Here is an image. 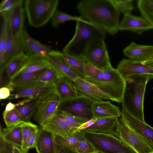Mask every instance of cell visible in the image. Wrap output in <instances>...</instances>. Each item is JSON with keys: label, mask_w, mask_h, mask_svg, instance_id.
<instances>
[{"label": "cell", "mask_w": 153, "mask_h": 153, "mask_svg": "<svg viewBox=\"0 0 153 153\" xmlns=\"http://www.w3.org/2000/svg\"><path fill=\"white\" fill-rule=\"evenodd\" d=\"M105 39L100 37H95L91 39L80 56L85 62L90 63L102 70L112 67Z\"/></svg>", "instance_id": "obj_7"}, {"label": "cell", "mask_w": 153, "mask_h": 153, "mask_svg": "<svg viewBox=\"0 0 153 153\" xmlns=\"http://www.w3.org/2000/svg\"><path fill=\"white\" fill-rule=\"evenodd\" d=\"M118 71L126 80L131 78L147 75L153 78V68L131 59L123 58L117 65Z\"/></svg>", "instance_id": "obj_12"}, {"label": "cell", "mask_w": 153, "mask_h": 153, "mask_svg": "<svg viewBox=\"0 0 153 153\" xmlns=\"http://www.w3.org/2000/svg\"><path fill=\"white\" fill-rule=\"evenodd\" d=\"M23 4L16 6L11 10L0 13L3 21L8 25L9 31L13 35L23 37L25 20V8Z\"/></svg>", "instance_id": "obj_14"}, {"label": "cell", "mask_w": 153, "mask_h": 153, "mask_svg": "<svg viewBox=\"0 0 153 153\" xmlns=\"http://www.w3.org/2000/svg\"><path fill=\"white\" fill-rule=\"evenodd\" d=\"M3 118L7 127L15 125L21 121V115L15 108L8 112Z\"/></svg>", "instance_id": "obj_39"}, {"label": "cell", "mask_w": 153, "mask_h": 153, "mask_svg": "<svg viewBox=\"0 0 153 153\" xmlns=\"http://www.w3.org/2000/svg\"><path fill=\"white\" fill-rule=\"evenodd\" d=\"M39 129L34 131L30 137L27 146L28 151L31 148L35 147Z\"/></svg>", "instance_id": "obj_46"}, {"label": "cell", "mask_w": 153, "mask_h": 153, "mask_svg": "<svg viewBox=\"0 0 153 153\" xmlns=\"http://www.w3.org/2000/svg\"><path fill=\"white\" fill-rule=\"evenodd\" d=\"M14 91L13 88L10 86L6 85L0 89V99L8 98L11 95V92Z\"/></svg>", "instance_id": "obj_44"}, {"label": "cell", "mask_w": 153, "mask_h": 153, "mask_svg": "<svg viewBox=\"0 0 153 153\" xmlns=\"http://www.w3.org/2000/svg\"><path fill=\"white\" fill-rule=\"evenodd\" d=\"M126 57L141 62L149 58L153 54V46L139 45L132 42L123 51Z\"/></svg>", "instance_id": "obj_20"}, {"label": "cell", "mask_w": 153, "mask_h": 153, "mask_svg": "<svg viewBox=\"0 0 153 153\" xmlns=\"http://www.w3.org/2000/svg\"><path fill=\"white\" fill-rule=\"evenodd\" d=\"M76 8L82 19L111 35L119 30L120 12L110 0H82Z\"/></svg>", "instance_id": "obj_1"}, {"label": "cell", "mask_w": 153, "mask_h": 153, "mask_svg": "<svg viewBox=\"0 0 153 153\" xmlns=\"http://www.w3.org/2000/svg\"><path fill=\"white\" fill-rule=\"evenodd\" d=\"M140 63L143 65L153 68V54L148 59Z\"/></svg>", "instance_id": "obj_50"}, {"label": "cell", "mask_w": 153, "mask_h": 153, "mask_svg": "<svg viewBox=\"0 0 153 153\" xmlns=\"http://www.w3.org/2000/svg\"><path fill=\"white\" fill-rule=\"evenodd\" d=\"M85 131L82 130L76 131L66 137L54 135L55 144L58 146L65 153H79L77 145L81 140L85 138Z\"/></svg>", "instance_id": "obj_21"}, {"label": "cell", "mask_w": 153, "mask_h": 153, "mask_svg": "<svg viewBox=\"0 0 153 153\" xmlns=\"http://www.w3.org/2000/svg\"><path fill=\"white\" fill-rule=\"evenodd\" d=\"M46 57H29L18 72H36L46 69L52 66Z\"/></svg>", "instance_id": "obj_27"}, {"label": "cell", "mask_w": 153, "mask_h": 153, "mask_svg": "<svg viewBox=\"0 0 153 153\" xmlns=\"http://www.w3.org/2000/svg\"><path fill=\"white\" fill-rule=\"evenodd\" d=\"M76 148L79 153H95L98 152L94 145L85 138L78 142Z\"/></svg>", "instance_id": "obj_41"}, {"label": "cell", "mask_w": 153, "mask_h": 153, "mask_svg": "<svg viewBox=\"0 0 153 153\" xmlns=\"http://www.w3.org/2000/svg\"><path fill=\"white\" fill-rule=\"evenodd\" d=\"M115 7L123 15L131 13L134 9L132 0H110Z\"/></svg>", "instance_id": "obj_37"}, {"label": "cell", "mask_w": 153, "mask_h": 153, "mask_svg": "<svg viewBox=\"0 0 153 153\" xmlns=\"http://www.w3.org/2000/svg\"><path fill=\"white\" fill-rule=\"evenodd\" d=\"M58 0H26L25 10L28 22L35 27H42L47 23L55 12Z\"/></svg>", "instance_id": "obj_5"}, {"label": "cell", "mask_w": 153, "mask_h": 153, "mask_svg": "<svg viewBox=\"0 0 153 153\" xmlns=\"http://www.w3.org/2000/svg\"><path fill=\"white\" fill-rule=\"evenodd\" d=\"M103 71L92 64L85 62L83 68L84 78L95 76L101 73Z\"/></svg>", "instance_id": "obj_43"}, {"label": "cell", "mask_w": 153, "mask_h": 153, "mask_svg": "<svg viewBox=\"0 0 153 153\" xmlns=\"http://www.w3.org/2000/svg\"><path fill=\"white\" fill-rule=\"evenodd\" d=\"M14 93L8 98L10 99L22 97L41 100L48 95L56 92L55 84H46L34 82L14 89Z\"/></svg>", "instance_id": "obj_9"}, {"label": "cell", "mask_w": 153, "mask_h": 153, "mask_svg": "<svg viewBox=\"0 0 153 153\" xmlns=\"http://www.w3.org/2000/svg\"><path fill=\"white\" fill-rule=\"evenodd\" d=\"M137 4L142 16L153 28V0H139Z\"/></svg>", "instance_id": "obj_34"}, {"label": "cell", "mask_w": 153, "mask_h": 153, "mask_svg": "<svg viewBox=\"0 0 153 153\" xmlns=\"http://www.w3.org/2000/svg\"><path fill=\"white\" fill-rule=\"evenodd\" d=\"M59 75L56 70L52 66L44 70L37 77L35 82H39L46 84H55Z\"/></svg>", "instance_id": "obj_35"}, {"label": "cell", "mask_w": 153, "mask_h": 153, "mask_svg": "<svg viewBox=\"0 0 153 153\" xmlns=\"http://www.w3.org/2000/svg\"></svg>", "instance_id": "obj_53"}, {"label": "cell", "mask_w": 153, "mask_h": 153, "mask_svg": "<svg viewBox=\"0 0 153 153\" xmlns=\"http://www.w3.org/2000/svg\"><path fill=\"white\" fill-rule=\"evenodd\" d=\"M151 29H153V27L144 17L136 16L131 13L123 15L119 26V30H129L140 35Z\"/></svg>", "instance_id": "obj_17"}, {"label": "cell", "mask_w": 153, "mask_h": 153, "mask_svg": "<svg viewBox=\"0 0 153 153\" xmlns=\"http://www.w3.org/2000/svg\"><path fill=\"white\" fill-rule=\"evenodd\" d=\"M23 38L25 53L29 57H46L53 50L51 46L34 39L25 30L23 31Z\"/></svg>", "instance_id": "obj_19"}, {"label": "cell", "mask_w": 153, "mask_h": 153, "mask_svg": "<svg viewBox=\"0 0 153 153\" xmlns=\"http://www.w3.org/2000/svg\"><path fill=\"white\" fill-rule=\"evenodd\" d=\"M84 79L95 85L109 96L113 101L121 103L126 82L117 69L112 67L103 70L95 76Z\"/></svg>", "instance_id": "obj_3"}, {"label": "cell", "mask_w": 153, "mask_h": 153, "mask_svg": "<svg viewBox=\"0 0 153 153\" xmlns=\"http://www.w3.org/2000/svg\"><path fill=\"white\" fill-rule=\"evenodd\" d=\"M22 128L23 144L21 149L25 153H27V146L29 140L33 133L39 129L38 126L29 122L21 121Z\"/></svg>", "instance_id": "obj_33"}, {"label": "cell", "mask_w": 153, "mask_h": 153, "mask_svg": "<svg viewBox=\"0 0 153 153\" xmlns=\"http://www.w3.org/2000/svg\"><path fill=\"white\" fill-rule=\"evenodd\" d=\"M79 95L86 96L94 102L104 100L113 101L112 99L93 83L78 76L73 81Z\"/></svg>", "instance_id": "obj_15"}, {"label": "cell", "mask_w": 153, "mask_h": 153, "mask_svg": "<svg viewBox=\"0 0 153 153\" xmlns=\"http://www.w3.org/2000/svg\"><path fill=\"white\" fill-rule=\"evenodd\" d=\"M97 120V119L95 118H93L89 120L78 127L77 128L78 129L82 130L86 128L93 125L96 122Z\"/></svg>", "instance_id": "obj_48"}, {"label": "cell", "mask_w": 153, "mask_h": 153, "mask_svg": "<svg viewBox=\"0 0 153 153\" xmlns=\"http://www.w3.org/2000/svg\"><path fill=\"white\" fill-rule=\"evenodd\" d=\"M106 32L96 25L85 20L76 21L74 34L65 45L62 52L70 55L80 56L86 45L95 37L105 38Z\"/></svg>", "instance_id": "obj_4"}, {"label": "cell", "mask_w": 153, "mask_h": 153, "mask_svg": "<svg viewBox=\"0 0 153 153\" xmlns=\"http://www.w3.org/2000/svg\"><path fill=\"white\" fill-rule=\"evenodd\" d=\"M151 79L147 75L126 79V86L122 103V109L140 121H145L144 99L146 84Z\"/></svg>", "instance_id": "obj_2"}, {"label": "cell", "mask_w": 153, "mask_h": 153, "mask_svg": "<svg viewBox=\"0 0 153 153\" xmlns=\"http://www.w3.org/2000/svg\"><path fill=\"white\" fill-rule=\"evenodd\" d=\"M2 128H0V153H7L8 143L4 140L2 134Z\"/></svg>", "instance_id": "obj_45"}, {"label": "cell", "mask_w": 153, "mask_h": 153, "mask_svg": "<svg viewBox=\"0 0 153 153\" xmlns=\"http://www.w3.org/2000/svg\"><path fill=\"white\" fill-rule=\"evenodd\" d=\"M21 121L15 125L2 129V131L3 138L6 142L21 148L23 137Z\"/></svg>", "instance_id": "obj_28"}, {"label": "cell", "mask_w": 153, "mask_h": 153, "mask_svg": "<svg viewBox=\"0 0 153 153\" xmlns=\"http://www.w3.org/2000/svg\"><path fill=\"white\" fill-rule=\"evenodd\" d=\"M56 114L67 121L80 126L88 120L59 109Z\"/></svg>", "instance_id": "obj_40"}, {"label": "cell", "mask_w": 153, "mask_h": 153, "mask_svg": "<svg viewBox=\"0 0 153 153\" xmlns=\"http://www.w3.org/2000/svg\"><path fill=\"white\" fill-rule=\"evenodd\" d=\"M85 138L104 153H137L113 132L104 134L85 131Z\"/></svg>", "instance_id": "obj_6"}, {"label": "cell", "mask_w": 153, "mask_h": 153, "mask_svg": "<svg viewBox=\"0 0 153 153\" xmlns=\"http://www.w3.org/2000/svg\"><path fill=\"white\" fill-rule=\"evenodd\" d=\"M55 153H65L61 148L57 145H55Z\"/></svg>", "instance_id": "obj_51"}, {"label": "cell", "mask_w": 153, "mask_h": 153, "mask_svg": "<svg viewBox=\"0 0 153 153\" xmlns=\"http://www.w3.org/2000/svg\"><path fill=\"white\" fill-rule=\"evenodd\" d=\"M113 132L137 153H153V147L133 130L121 116Z\"/></svg>", "instance_id": "obj_8"}, {"label": "cell", "mask_w": 153, "mask_h": 153, "mask_svg": "<svg viewBox=\"0 0 153 153\" xmlns=\"http://www.w3.org/2000/svg\"><path fill=\"white\" fill-rule=\"evenodd\" d=\"M23 0H3L0 3V13L8 12L18 5L23 4Z\"/></svg>", "instance_id": "obj_42"}, {"label": "cell", "mask_w": 153, "mask_h": 153, "mask_svg": "<svg viewBox=\"0 0 153 153\" xmlns=\"http://www.w3.org/2000/svg\"><path fill=\"white\" fill-rule=\"evenodd\" d=\"M48 55L61 58L68 64L78 76L84 78L83 68L85 62L81 56L70 55L62 52L53 50Z\"/></svg>", "instance_id": "obj_25"}, {"label": "cell", "mask_w": 153, "mask_h": 153, "mask_svg": "<svg viewBox=\"0 0 153 153\" xmlns=\"http://www.w3.org/2000/svg\"><path fill=\"white\" fill-rule=\"evenodd\" d=\"M7 45L2 60L0 62V72H3L5 66L12 57L25 53L24 38L15 36L9 31Z\"/></svg>", "instance_id": "obj_18"}, {"label": "cell", "mask_w": 153, "mask_h": 153, "mask_svg": "<svg viewBox=\"0 0 153 153\" xmlns=\"http://www.w3.org/2000/svg\"><path fill=\"white\" fill-rule=\"evenodd\" d=\"M40 126L43 129L64 137L71 135L80 126L66 120L56 114Z\"/></svg>", "instance_id": "obj_13"}, {"label": "cell", "mask_w": 153, "mask_h": 153, "mask_svg": "<svg viewBox=\"0 0 153 153\" xmlns=\"http://www.w3.org/2000/svg\"><path fill=\"white\" fill-rule=\"evenodd\" d=\"M104 153L101 152H100L99 151H98V152H97L96 153Z\"/></svg>", "instance_id": "obj_52"}, {"label": "cell", "mask_w": 153, "mask_h": 153, "mask_svg": "<svg viewBox=\"0 0 153 153\" xmlns=\"http://www.w3.org/2000/svg\"><path fill=\"white\" fill-rule=\"evenodd\" d=\"M29 56L25 53L11 58L6 64L4 69L5 71L9 81L14 77L26 62Z\"/></svg>", "instance_id": "obj_32"}, {"label": "cell", "mask_w": 153, "mask_h": 153, "mask_svg": "<svg viewBox=\"0 0 153 153\" xmlns=\"http://www.w3.org/2000/svg\"><path fill=\"white\" fill-rule=\"evenodd\" d=\"M46 57L60 75L72 81L78 76L68 64L61 58L50 55H48Z\"/></svg>", "instance_id": "obj_30"}, {"label": "cell", "mask_w": 153, "mask_h": 153, "mask_svg": "<svg viewBox=\"0 0 153 153\" xmlns=\"http://www.w3.org/2000/svg\"><path fill=\"white\" fill-rule=\"evenodd\" d=\"M80 16L76 17L56 10L54 13L51 19V23L52 26L56 27L60 24L69 21H83Z\"/></svg>", "instance_id": "obj_36"}, {"label": "cell", "mask_w": 153, "mask_h": 153, "mask_svg": "<svg viewBox=\"0 0 153 153\" xmlns=\"http://www.w3.org/2000/svg\"><path fill=\"white\" fill-rule=\"evenodd\" d=\"M7 153H25L20 147L8 144Z\"/></svg>", "instance_id": "obj_47"}, {"label": "cell", "mask_w": 153, "mask_h": 153, "mask_svg": "<svg viewBox=\"0 0 153 153\" xmlns=\"http://www.w3.org/2000/svg\"><path fill=\"white\" fill-rule=\"evenodd\" d=\"M40 101L36 99L27 98L16 104L15 108L21 115V121H30L34 114Z\"/></svg>", "instance_id": "obj_29"}, {"label": "cell", "mask_w": 153, "mask_h": 153, "mask_svg": "<svg viewBox=\"0 0 153 153\" xmlns=\"http://www.w3.org/2000/svg\"><path fill=\"white\" fill-rule=\"evenodd\" d=\"M92 110L93 118L95 119L112 117L120 118L121 115L119 108L109 101L94 102Z\"/></svg>", "instance_id": "obj_23"}, {"label": "cell", "mask_w": 153, "mask_h": 153, "mask_svg": "<svg viewBox=\"0 0 153 153\" xmlns=\"http://www.w3.org/2000/svg\"><path fill=\"white\" fill-rule=\"evenodd\" d=\"M121 117L127 124L153 147V127L122 109Z\"/></svg>", "instance_id": "obj_16"}, {"label": "cell", "mask_w": 153, "mask_h": 153, "mask_svg": "<svg viewBox=\"0 0 153 153\" xmlns=\"http://www.w3.org/2000/svg\"><path fill=\"white\" fill-rule=\"evenodd\" d=\"M55 145L54 134L40 127L35 147L37 153H55Z\"/></svg>", "instance_id": "obj_24"}, {"label": "cell", "mask_w": 153, "mask_h": 153, "mask_svg": "<svg viewBox=\"0 0 153 153\" xmlns=\"http://www.w3.org/2000/svg\"><path fill=\"white\" fill-rule=\"evenodd\" d=\"M94 102L86 96L79 95L62 103L59 109L89 120L94 118L92 107Z\"/></svg>", "instance_id": "obj_10"}, {"label": "cell", "mask_w": 153, "mask_h": 153, "mask_svg": "<svg viewBox=\"0 0 153 153\" xmlns=\"http://www.w3.org/2000/svg\"><path fill=\"white\" fill-rule=\"evenodd\" d=\"M119 118L112 117L98 119L93 125L82 130L98 133L110 134L115 129Z\"/></svg>", "instance_id": "obj_26"}, {"label": "cell", "mask_w": 153, "mask_h": 153, "mask_svg": "<svg viewBox=\"0 0 153 153\" xmlns=\"http://www.w3.org/2000/svg\"><path fill=\"white\" fill-rule=\"evenodd\" d=\"M55 85L56 92L60 98L61 104L79 96L73 81L59 74Z\"/></svg>", "instance_id": "obj_22"}, {"label": "cell", "mask_w": 153, "mask_h": 153, "mask_svg": "<svg viewBox=\"0 0 153 153\" xmlns=\"http://www.w3.org/2000/svg\"><path fill=\"white\" fill-rule=\"evenodd\" d=\"M61 104L56 92L48 95L40 101L34 114V120L41 125L56 114Z\"/></svg>", "instance_id": "obj_11"}, {"label": "cell", "mask_w": 153, "mask_h": 153, "mask_svg": "<svg viewBox=\"0 0 153 153\" xmlns=\"http://www.w3.org/2000/svg\"><path fill=\"white\" fill-rule=\"evenodd\" d=\"M9 30L7 23L3 21L1 28L0 37V62L3 58L7 44L9 35Z\"/></svg>", "instance_id": "obj_38"}, {"label": "cell", "mask_w": 153, "mask_h": 153, "mask_svg": "<svg viewBox=\"0 0 153 153\" xmlns=\"http://www.w3.org/2000/svg\"><path fill=\"white\" fill-rule=\"evenodd\" d=\"M45 70L36 72L18 73L8 82L6 85L10 86L14 89L35 82L37 77Z\"/></svg>", "instance_id": "obj_31"}, {"label": "cell", "mask_w": 153, "mask_h": 153, "mask_svg": "<svg viewBox=\"0 0 153 153\" xmlns=\"http://www.w3.org/2000/svg\"><path fill=\"white\" fill-rule=\"evenodd\" d=\"M16 106V104H15L10 102H9L7 104L5 109L3 113V117H4L8 112L15 108Z\"/></svg>", "instance_id": "obj_49"}]
</instances>
